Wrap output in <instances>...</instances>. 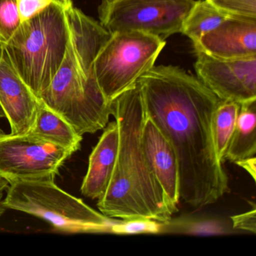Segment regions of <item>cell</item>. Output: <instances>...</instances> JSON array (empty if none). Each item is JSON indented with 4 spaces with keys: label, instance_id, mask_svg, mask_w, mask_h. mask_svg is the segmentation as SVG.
Listing matches in <instances>:
<instances>
[{
    "label": "cell",
    "instance_id": "obj_6",
    "mask_svg": "<svg viewBox=\"0 0 256 256\" xmlns=\"http://www.w3.org/2000/svg\"><path fill=\"white\" fill-rule=\"evenodd\" d=\"M156 36L138 31L112 34L94 61V73L104 96L112 102L154 66L166 46Z\"/></svg>",
    "mask_w": 256,
    "mask_h": 256
},
{
    "label": "cell",
    "instance_id": "obj_14",
    "mask_svg": "<svg viewBox=\"0 0 256 256\" xmlns=\"http://www.w3.org/2000/svg\"><path fill=\"white\" fill-rule=\"evenodd\" d=\"M28 133L74 152L80 149L83 139L66 120L49 108L42 100L35 124Z\"/></svg>",
    "mask_w": 256,
    "mask_h": 256
},
{
    "label": "cell",
    "instance_id": "obj_5",
    "mask_svg": "<svg viewBox=\"0 0 256 256\" xmlns=\"http://www.w3.org/2000/svg\"><path fill=\"white\" fill-rule=\"evenodd\" d=\"M40 98L82 136L104 130L112 116V102L102 92L95 74L82 70L70 37L62 64Z\"/></svg>",
    "mask_w": 256,
    "mask_h": 256
},
{
    "label": "cell",
    "instance_id": "obj_21",
    "mask_svg": "<svg viewBox=\"0 0 256 256\" xmlns=\"http://www.w3.org/2000/svg\"><path fill=\"white\" fill-rule=\"evenodd\" d=\"M180 228L181 232L190 234H224L228 232L227 229L220 222L212 220L188 222L181 224Z\"/></svg>",
    "mask_w": 256,
    "mask_h": 256
},
{
    "label": "cell",
    "instance_id": "obj_26",
    "mask_svg": "<svg viewBox=\"0 0 256 256\" xmlns=\"http://www.w3.org/2000/svg\"><path fill=\"white\" fill-rule=\"evenodd\" d=\"M5 44L6 43L0 41V61L2 60V56L5 53Z\"/></svg>",
    "mask_w": 256,
    "mask_h": 256
},
{
    "label": "cell",
    "instance_id": "obj_1",
    "mask_svg": "<svg viewBox=\"0 0 256 256\" xmlns=\"http://www.w3.org/2000/svg\"><path fill=\"white\" fill-rule=\"evenodd\" d=\"M138 82L146 116L176 154L180 198L196 209L215 203L229 190L212 138V116L221 100L176 66L152 67Z\"/></svg>",
    "mask_w": 256,
    "mask_h": 256
},
{
    "label": "cell",
    "instance_id": "obj_28",
    "mask_svg": "<svg viewBox=\"0 0 256 256\" xmlns=\"http://www.w3.org/2000/svg\"><path fill=\"white\" fill-rule=\"evenodd\" d=\"M208 1H210V0H208Z\"/></svg>",
    "mask_w": 256,
    "mask_h": 256
},
{
    "label": "cell",
    "instance_id": "obj_10",
    "mask_svg": "<svg viewBox=\"0 0 256 256\" xmlns=\"http://www.w3.org/2000/svg\"><path fill=\"white\" fill-rule=\"evenodd\" d=\"M41 100L19 76L6 52L0 61V106L14 134H28L35 124Z\"/></svg>",
    "mask_w": 256,
    "mask_h": 256
},
{
    "label": "cell",
    "instance_id": "obj_2",
    "mask_svg": "<svg viewBox=\"0 0 256 256\" xmlns=\"http://www.w3.org/2000/svg\"><path fill=\"white\" fill-rule=\"evenodd\" d=\"M112 106L119 130V148L112 179L97 206L109 218L168 222L176 211L144 154L142 133L146 114L138 80L114 98Z\"/></svg>",
    "mask_w": 256,
    "mask_h": 256
},
{
    "label": "cell",
    "instance_id": "obj_19",
    "mask_svg": "<svg viewBox=\"0 0 256 256\" xmlns=\"http://www.w3.org/2000/svg\"><path fill=\"white\" fill-rule=\"evenodd\" d=\"M163 223L148 218H132L116 220L113 234H157L162 230Z\"/></svg>",
    "mask_w": 256,
    "mask_h": 256
},
{
    "label": "cell",
    "instance_id": "obj_24",
    "mask_svg": "<svg viewBox=\"0 0 256 256\" xmlns=\"http://www.w3.org/2000/svg\"><path fill=\"white\" fill-rule=\"evenodd\" d=\"M235 164L244 168L248 174L252 176L253 180L256 181V156L248 157L244 160L235 162Z\"/></svg>",
    "mask_w": 256,
    "mask_h": 256
},
{
    "label": "cell",
    "instance_id": "obj_9",
    "mask_svg": "<svg viewBox=\"0 0 256 256\" xmlns=\"http://www.w3.org/2000/svg\"><path fill=\"white\" fill-rule=\"evenodd\" d=\"M196 52L198 78L220 100L241 104L256 100V56L222 59Z\"/></svg>",
    "mask_w": 256,
    "mask_h": 256
},
{
    "label": "cell",
    "instance_id": "obj_11",
    "mask_svg": "<svg viewBox=\"0 0 256 256\" xmlns=\"http://www.w3.org/2000/svg\"><path fill=\"white\" fill-rule=\"evenodd\" d=\"M194 50L222 59L256 56V19L228 17L194 44Z\"/></svg>",
    "mask_w": 256,
    "mask_h": 256
},
{
    "label": "cell",
    "instance_id": "obj_17",
    "mask_svg": "<svg viewBox=\"0 0 256 256\" xmlns=\"http://www.w3.org/2000/svg\"><path fill=\"white\" fill-rule=\"evenodd\" d=\"M240 104L236 102L221 101L212 116V138L217 157L224 162L226 152L238 122Z\"/></svg>",
    "mask_w": 256,
    "mask_h": 256
},
{
    "label": "cell",
    "instance_id": "obj_20",
    "mask_svg": "<svg viewBox=\"0 0 256 256\" xmlns=\"http://www.w3.org/2000/svg\"><path fill=\"white\" fill-rule=\"evenodd\" d=\"M209 2L229 17L256 19V0H210Z\"/></svg>",
    "mask_w": 256,
    "mask_h": 256
},
{
    "label": "cell",
    "instance_id": "obj_12",
    "mask_svg": "<svg viewBox=\"0 0 256 256\" xmlns=\"http://www.w3.org/2000/svg\"><path fill=\"white\" fill-rule=\"evenodd\" d=\"M142 144L150 168L160 182L170 206L178 212L180 199L178 158L170 142L148 116L142 128Z\"/></svg>",
    "mask_w": 256,
    "mask_h": 256
},
{
    "label": "cell",
    "instance_id": "obj_3",
    "mask_svg": "<svg viewBox=\"0 0 256 256\" xmlns=\"http://www.w3.org/2000/svg\"><path fill=\"white\" fill-rule=\"evenodd\" d=\"M68 37L65 7L53 2L35 17L22 22L6 43L13 66L38 98L60 67Z\"/></svg>",
    "mask_w": 256,
    "mask_h": 256
},
{
    "label": "cell",
    "instance_id": "obj_4",
    "mask_svg": "<svg viewBox=\"0 0 256 256\" xmlns=\"http://www.w3.org/2000/svg\"><path fill=\"white\" fill-rule=\"evenodd\" d=\"M4 204L7 209L42 218L61 233L113 234L116 222L68 194L54 180L13 182L7 190Z\"/></svg>",
    "mask_w": 256,
    "mask_h": 256
},
{
    "label": "cell",
    "instance_id": "obj_25",
    "mask_svg": "<svg viewBox=\"0 0 256 256\" xmlns=\"http://www.w3.org/2000/svg\"><path fill=\"white\" fill-rule=\"evenodd\" d=\"M8 186H10V182L0 176V217L2 216L7 210V208L4 204V194L6 192H7Z\"/></svg>",
    "mask_w": 256,
    "mask_h": 256
},
{
    "label": "cell",
    "instance_id": "obj_22",
    "mask_svg": "<svg viewBox=\"0 0 256 256\" xmlns=\"http://www.w3.org/2000/svg\"><path fill=\"white\" fill-rule=\"evenodd\" d=\"M54 0H17L20 22L30 20L44 11Z\"/></svg>",
    "mask_w": 256,
    "mask_h": 256
},
{
    "label": "cell",
    "instance_id": "obj_15",
    "mask_svg": "<svg viewBox=\"0 0 256 256\" xmlns=\"http://www.w3.org/2000/svg\"><path fill=\"white\" fill-rule=\"evenodd\" d=\"M256 100L241 103L238 122L226 152L224 161L256 156Z\"/></svg>",
    "mask_w": 256,
    "mask_h": 256
},
{
    "label": "cell",
    "instance_id": "obj_18",
    "mask_svg": "<svg viewBox=\"0 0 256 256\" xmlns=\"http://www.w3.org/2000/svg\"><path fill=\"white\" fill-rule=\"evenodd\" d=\"M20 23L17 0H0V41L6 43Z\"/></svg>",
    "mask_w": 256,
    "mask_h": 256
},
{
    "label": "cell",
    "instance_id": "obj_27",
    "mask_svg": "<svg viewBox=\"0 0 256 256\" xmlns=\"http://www.w3.org/2000/svg\"><path fill=\"white\" fill-rule=\"evenodd\" d=\"M6 118L5 114H4V110H2V107L0 106V119L1 118Z\"/></svg>",
    "mask_w": 256,
    "mask_h": 256
},
{
    "label": "cell",
    "instance_id": "obj_23",
    "mask_svg": "<svg viewBox=\"0 0 256 256\" xmlns=\"http://www.w3.org/2000/svg\"><path fill=\"white\" fill-rule=\"evenodd\" d=\"M234 229L256 233V209L253 204L252 210L230 217Z\"/></svg>",
    "mask_w": 256,
    "mask_h": 256
},
{
    "label": "cell",
    "instance_id": "obj_13",
    "mask_svg": "<svg viewBox=\"0 0 256 256\" xmlns=\"http://www.w3.org/2000/svg\"><path fill=\"white\" fill-rule=\"evenodd\" d=\"M119 148V130L116 121L107 124L89 158L88 172L82 182V194L98 199L112 179Z\"/></svg>",
    "mask_w": 256,
    "mask_h": 256
},
{
    "label": "cell",
    "instance_id": "obj_7",
    "mask_svg": "<svg viewBox=\"0 0 256 256\" xmlns=\"http://www.w3.org/2000/svg\"><path fill=\"white\" fill-rule=\"evenodd\" d=\"M194 0H102L100 23L110 34L138 31L164 40L181 32Z\"/></svg>",
    "mask_w": 256,
    "mask_h": 256
},
{
    "label": "cell",
    "instance_id": "obj_16",
    "mask_svg": "<svg viewBox=\"0 0 256 256\" xmlns=\"http://www.w3.org/2000/svg\"><path fill=\"white\" fill-rule=\"evenodd\" d=\"M228 17L208 0L196 1L182 24L181 32L196 44L203 36L214 30Z\"/></svg>",
    "mask_w": 256,
    "mask_h": 256
},
{
    "label": "cell",
    "instance_id": "obj_8",
    "mask_svg": "<svg viewBox=\"0 0 256 256\" xmlns=\"http://www.w3.org/2000/svg\"><path fill=\"white\" fill-rule=\"evenodd\" d=\"M74 152L32 134H6L0 130V176L18 181L54 180Z\"/></svg>",
    "mask_w": 256,
    "mask_h": 256
}]
</instances>
